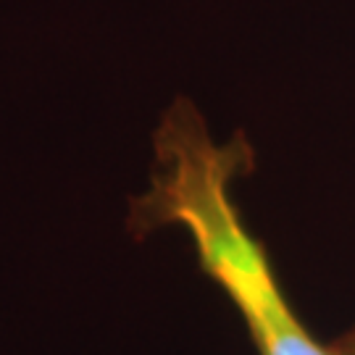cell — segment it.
Masks as SVG:
<instances>
[{
	"instance_id": "obj_1",
	"label": "cell",
	"mask_w": 355,
	"mask_h": 355,
	"mask_svg": "<svg viewBox=\"0 0 355 355\" xmlns=\"http://www.w3.org/2000/svg\"><path fill=\"white\" fill-rule=\"evenodd\" d=\"M250 168L253 148L242 135L216 140L195 103L177 98L153 135L150 182L132 200L129 227L140 234L182 229L198 266L234 303L258 355H340L305 329L242 218L234 184Z\"/></svg>"
},
{
	"instance_id": "obj_2",
	"label": "cell",
	"mask_w": 355,
	"mask_h": 355,
	"mask_svg": "<svg viewBox=\"0 0 355 355\" xmlns=\"http://www.w3.org/2000/svg\"><path fill=\"white\" fill-rule=\"evenodd\" d=\"M334 347L340 350V355H355V327L345 331L343 337L334 343Z\"/></svg>"
}]
</instances>
